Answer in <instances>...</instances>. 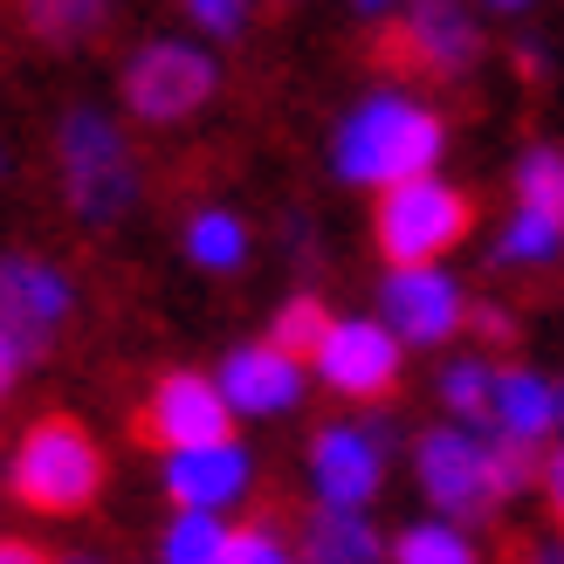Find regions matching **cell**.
I'll return each mask as SVG.
<instances>
[{
	"instance_id": "cell-1",
	"label": "cell",
	"mask_w": 564,
	"mask_h": 564,
	"mask_svg": "<svg viewBox=\"0 0 564 564\" xmlns=\"http://www.w3.org/2000/svg\"><path fill=\"white\" fill-rule=\"evenodd\" d=\"M441 159H447V118L420 90H400V83L365 90L330 131V173L337 186H358V193L427 180L441 173Z\"/></svg>"
},
{
	"instance_id": "cell-2",
	"label": "cell",
	"mask_w": 564,
	"mask_h": 564,
	"mask_svg": "<svg viewBox=\"0 0 564 564\" xmlns=\"http://www.w3.org/2000/svg\"><path fill=\"white\" fill-rule=\"evenodd\" d=\"M530 482H538V455L496 441L482 427L441 420V427H427L413 441V489L447 523H482L502 502H517Z\"/></svg>"
},
{
	"instance_id": "cell-3",
	"label": "cell",
	"mask_w": 564,
	"mask_h": 564,
	"mask_svg": "<svg viewBox=\"0 0 564 564\" xmlns=\"http://www.w3.org/2000/svg\"><path fill=\"white\" fill-rule=\"evenodd\" d=\"M55 173H63V207L83 228H118L145 200V165H138L131 131L104 104H69L55 124Z\"/></svg>"
},
{
	"instance_id": "cell-4",
	"label": "cell",
	"mask_w": 564,
	"mask_h": 564,
	"mask_svg": "<svg viewBox=\"0 0 564 564\" xmlns=\"http://www.w3.org/2000/svg\"><path fill=\"white\" fill-rule=\"evenodd\" d=\"M8 489L21 496V510L35 517H83L104 496V447L97 434L69 413H42L35 427L14 441Z\"/></svg>"
},
{
	"instance_id": "cell-5",
	"label": "cell",
	"mask_w": 564,
	"mask_h": 564,
	"mask_svg": "<svg viewBox=\"0 0 564 564\" xmlns=\"http://www.w3.org/2000/svg\"><path fill=\"white\" fill-rule=\"evenodd\" d=\"M475 228V200L455 180H406V186H386L372 193V241L386 269H420V262H447Z\"/></svg>"
},
{
	"instance_id": "cell-6",
	"label": "cell",
	"mask_w": 564,
	"mask_h": 564,
	"mask_svg": "<svg viewBox=\"0 0 564 564\" xmlns=\"http://www.w3.org/2000/svg\"><path fill=\"white\" fill-rule=\"evenodd\" d=\"M386 475H392V420H379V413L324 420L303 447L310 510H372Z\"/></svg>"
},
{
	"instance_id": "cell-7",
	"label": "cell",
	"mask_w": 564,
	"mask_h": 564,
	"mask_svg": "<svg viewBox=\"0 0 564 564\" xmlns=\"http://www.w3.org/2000/svg\"><path fill=\"white\" fill-rule=\"evenodd\" d=\"M214 90H220V63L193 35H152L124 63V110L138 124H159V131L193 124L214 104Z\"/></svg>"
},
{
	"instance_id": "cell-8",
	"label": "cell",
	"mask_w": 564,
	"mask_h": 564,
	"mask_svg": "<svg viewBox=\"0 0 564 564\" xmlns=\"http://www.w3.org/2000/svg\"><path fill=\"white\" fill-rule=\"evenodd\" d=\"M379 324L400 337V351H447L468 330V290L447 262L386 269L379 275Z\"/></svg>"
},
{
	"instance_id": "cell-9",
	"label": "cell",
	"mask_w": 564,
	"mask_h": 564,
	"mask_svg": "<svg viewBox=\"0 0 564 564\" xmlns=\"http://www.w3.org/2000/svg\"><path fill=\"white\" fill-rule=\"evenodd\" d=\"M303 365H310L317 386L337 392V400L372 406V400H386V392L400 386L406 351H400V337H392L379 317H330L324 337H317V351H310Z\"/></svg>"
},
{
	"instance_id": "cell-10",
	"label": "cell",
	"mask_w": 564,
	"mask_h": 564,
	"mask_svg": "<svg viewBox=\"0 0 564 564\" xmlns=\"http://www.w3.org/2000/svg\"><path fill=\"white\" fill-rule=\"evenodd\" d=\"M138 427L159 455H180V447H207V441H228L235 434V413L220 400L214 372H159L152 392H145V413H138Z\"/></svg>"
},
{
	"instance_id": "cell-11",
	"label": "cell",
	"mask_w": 564,
	"mask_h": 564,
	"mask_svg": "<svg viewBox=\"0 0 564 564\" xmlns=\"http://www.w3.org/2000/svg\"><path fill=\"white\" fill-rule=\"evenodd\" d=\"M159 482H165V496H173V510L228 517V510H241V502L256 496V447H248L241 434L207 441V447H180V455H165Z\"/></svg>"
},
{
	"instance_id": "cell-12",
	"label": "cell",
	"mask_w": 564,
	"mask_h": 564,
	"mask_svg": "<svg viewBox=\"0 0 564 564\" xmlns=\"http://www.w3.org/2000/svg\"><path fill=\"white\" fill-rule=\"evenodd\" d=\"M76 317V275L48 256H0V324H8L28 358Z\"/></svg>"
},
{
	"instance_id": "cell-13",
	"label": "cell",
	"mask_w": 564,
	"mask_h": 564,
	"mask_svg": "<svg viewBox=\"0 0 564 564\" xmlns=\"http://www.w3.org/2000/svg\"><path fill=\"white\" fill-rule=\"evenodd\" d=\"M392 48L427 76H468L482 63V14L468 0H406Z\"/></svg>"
},
{
	"instance_id": "cell-14",
	"label": "cell",
	"mask_w": 564,
	"mask_h": 564,
	"mask_svg": "<svg viewBox=\"0 0 564 564\" xmlns=\"http://www.w3.org/2000/svg\"><path fill=\"white\" fill-rule=\"evenodd\" d=\"M214 386H220V400H228L235 420H282V413L303 406L310 365L290 358V351H275L269 337H262V345H235L228 358H220Z\"/></svg>"
},
{
	"instance_id": "cell-15",
	"label": "cell",
	"mask_w": 564,
	"mask_h": 564,
	"mask_svg": "<svg viewBox=\"0 0 564 564\" xmlns=\"http://www.w3.org/2000/svg\"><path fill=\"white\" fill-rule=\"evenodd\" d=\"M482 434L510 441V447H530V455H538L544 441H557V379H544L538 365H496Z\"/></svg>"
},
{
	"instance_id": "cell-16",
	"label": "cell",
	"mask_w": 564,
	"mask_h": 564,
	"mask_svg": "<svg viewBox=\"0 0 564 564\" xmlns=\"http://www.w3.org/2000/svg\"><path fill=\"white\" fill-rule=\"evenodd\" d=\"M296 551L303 564H386V530L365 510H310Z\"/></svg>"
},
{
	"instance_id": "cell-17",
	"label": "cell",
	"mask_w": 564,
	"mask_h": 564,
	"mask_svg": "<svg viewBox=\"0 0 564 564\" xmlns=\"http://www.w3.org/2000/svg\"><path fill=\"white\" fill-rule=\"evenodd\" d=\"M180 248L200 275H241L248 256H256V228L235 207H193L180 228Z\"/></svg>"
},
{
	"instance_id": "cell-18",
	"label": "cell",
	"mask_w": 564,
	"mask_h": 564,
	"mask_svg": "<svg viewBox=\"0 0 564 564\" xmlns=\"http://www.w3.org/2000/svg\"><path fill=\"white\" fill-rule=\"evenodd\" d=\"M392 564H482V544L468 538V523H447V517H413L406 530L386 538Z\"/></svg>"
},
{
	"instance_id": "cell-19",
	"label": "cell",
	"mask_w": 564,
	"mask_h": 564,
	"mask_svg": "<svg viewBox=\"0 0 564 564\" xmlns=\"http://www.w3.org/2000/svg\"><path fill=\"white\" fill-rule=\"evenodd\" d=\"M21 28L48 48H83L110 28V0H21Z\"/></svg>"
},
{
	"instance_id": "cell-20",
	"label": "cell",
	"mask_w": 564,
	"mask_h": 564,
	"mask_svg": "<svg viewBox=\"0 0 564 564\" xmlns=\"http://www.w3.org/2000/svg\"><path fill=\"white\" fill-rule=\"evenodd\" d=\"M557 262H564V220L510 207V220H502V235H496V269L538 275V269H557Z\"/></svg>"
},
{
	"instance_id": "cell-21",
	"label": "cell",
	"mask_w": 564,
	"mask_h": 564,
	"mask_svg": "<svg viewBox=\"0 0 564 564\" xmlns=\"http://www.w3.org/2000/svg\"><path fill=\"white\" fill-rule=\"evenodd\" d=\"M489 386H496V365L475 358V351H455L434 372L441 420H455V427H482V420H489Z\"/></svg>"
},
{
	"instance_id": "cell-22",
	"label": "cell",
	"mask_w": 564,
	"mask_h": 564,
	"mask_svg": "<svg viewBox=\"0 0 564 564\" xmlns=\"http://www.w3.org/2000/svg\"><path fill=\"white\" fill-rule=\"evenodd\" d=\"M228 517H200V510H173V523L159 530V564H220L228 551Z\"/></svg>"
},
{
	"instance_id": "cell-23",
	"label": "cell",
	"mask_w": 564,
	"mask_h": 564,
	"mask_svg": "<svg viewBox=\"0 0 564 564\" xmlns=\"http://www.w3.org/2000/svg\"><path fill=\"white\" fill-rule=\"evenodd\" d=\"M510 186H517V207L564 220V145H530V152L517 159Z\"/></svg>"
},
{
	"instance_id": "cell-24",
	"label": "cell",
	"mask_w": 564,
	"mask_h": 564,
	"mask_svg": "<svg viewBox=\"0 0 564 564\" xmlns=\"http://www.w3.org/2000/svg\"><path fill=\"white\" fill-rule=\"evenodd\" d=\"M324 324H330V310L317 296H282L275 317H269V345L290 351V358H310V351H317V337H324Z\"/></svg>"
},
{
	"instance_id": "cell-25",
	"label": "cell",
	"mask_w": 564,
	"mask_h": 564,
	"mask_svg": "<svg viewBox=\"0 0 564 564\" xmlns=\"http://www.w3.org/2000/svg\"><path fill=\"white\" fill-rule=\"evenodd\" d=\"M220 564H303V551L282 538V530L248 523V530H228V551H220Z\"/></svg>"
},
{
	"instance_id": "cell-26",
	"label": "cell",
	"mask_w": 564,
	"mask_h": 564,
	"mask_svg": "<svg viewBox=\"0 0 564 564\" xmlns=\"http://www.w3.org/2000/svg\"><path fill=\"white\" fill-rule=\"evenodd\" d=\"M186 8V21L200 28L207 42H235V35H248V14H256V0H180Z\"/></svg>"
},
{
	"instance_id": "cell-27",
	"label": "cell",
	"mask_w": 564,
	"mask_h": 564,
	"mask_svg": "<svg viewBox=\"0 0 564 564\" xmlns=\"http://www.w3.org/2000/svg\"><path fill=\"white\" fill-rule=\"evenodd\" d=\"M468 330H482V337H496V345H510V337H517V317H510V310H496V303H468Z\"/></svg>"
},
{
	"instance_id": "cell-28",
	"label": "cell",
	"mask_w": 564,
	"mask_h": 564,
	"mask_svg": "<svg viewBox=\"0 0 564 564\" xmlns=\"http://www.w3.org/2000/svg\"><path fill=\"white\" fill-rule=\"evenodd\" d=\"M538 482H544V502L557 510V530H564V441L544 455V468H538Z\"/></svg>"
},
{
	"instance_id": "cell-29",
	"label": "cell",
	"mask_w": 564,
	"mask_h": 564,
	"mask_svg": "<svg viewBox=\"0 0 564 564\" xmlns=\"http://www.w3.org/2000/svg\"><path fill=\"white\" fill-rule=\"evenodd\" d=\"M21 365H28V345H21L8 324H0V400H8V386L21 379Z\"/></svg>"
},
{
	"instance_id": "cell-30",
	"label": "cell",
	"mask_w": 564,
	"mask_h": 564,
	"mask_svg": "<svg viewBox=\"0 0 564 564\" xmlns=\"http://www.w3.org/2000/svg\"><path fill=\"white\" fill-rule=\"evenodd\" d=\"M0 564H55L42 544H28V538H0Z\"/></svg>"
},
{
	"instance_id": "cell-31",
	"label": "cell",
	"mask_w": 564,
	"mask_h": 564,
	"mask_svg": "<svg viewBox=\"0 0 564 564\" xmlns=\"http://www.w3.org/2000/svg\"><path fill=\"white\" fill-rule=\"evenodd\" d=\"M523 564H564V530H557V538H538V544H523Z\"/></svg>"
},
{
	"instance_id": "cell-32",
	"label": "cell",
	"mask_w": 564,
	"mask_h": 564,
	"mask_svg": "<svg viewBox=\"0 0 564 564\" xmlns=\"http://www.w3.org/2000/svg\"><path fill=\"white\" fill-rule=\"evenodd\" d=\"M351 8H358L365 21H386V14H400V8H406V0H351Z\"/></svg>"
},
{
	"instance_id": "cell-33",
	"label": "cell",
	"mask_w": 564,
	"mask_h": 564,
	"mask_svg": "<svg viewBox=\"0 0 564 564\" xmlns=\"http://www.w3.org/2000/svg\"><path fill=\"white\" fill-rule=\"evenodd\" d=\"M475 8H482V14H530L538 0H475Z\"/></svg>"
},
{
	"instance_id": "cell-34",
	"label": "cell",
	"mask_w": 564,
	"mask_h": 564,
	"mask_svg": "<svg viewBox=\"0 0 564 564\" xmlns=\"http://www.w3.org/2000/svg\"><path fill=\"white\" fill-rule=\"evenodd\" d=\"M517 63H523V76H544V48H538V42H523V48H517Z\"/></svg>"
},
{
	"instance_id": "cell-35",
	"label": "cell",
	"mask_w": 564,
	"mask_h": 564,
	"mask_svg": "<svg viewBox=\"0 0 564 564\" xmlns=\"http://www.w3.org/2000/svg\"><path fill=\"white\" fill-rule=\"evenodd\" d=\"M55 564H110V557H97V551H69V557H55Z\"/></svg>"
},
{
	"instance_id": "cell-36",
	"label": "cell",
	"mask_w": 564,
	"mask_h": 564,
	"mask_svg": "<svg viewBox=\"0 0 564 564\" xmlns=\"http://www.w3.org/2000/svg\"><path fill=\"white\" fill-rule=\"evenodd\" d=\"M557 441H564V379H557Z\"/></svg>"
},
{
	"instance_id": "cell-37",
	"label": "cell",
	"mask_w": 564,
	"mask_h": 564,
	"mask_svg": "<svg viewBox=\"0 0 564 564\" xmlns=\"http://www.w3.org/2000/svg\"><path fill=\"white\" fill-rule=\"evenodd\" d=\"M0 173H8V145H0Z\"/></svg>"
}]
</instances>
